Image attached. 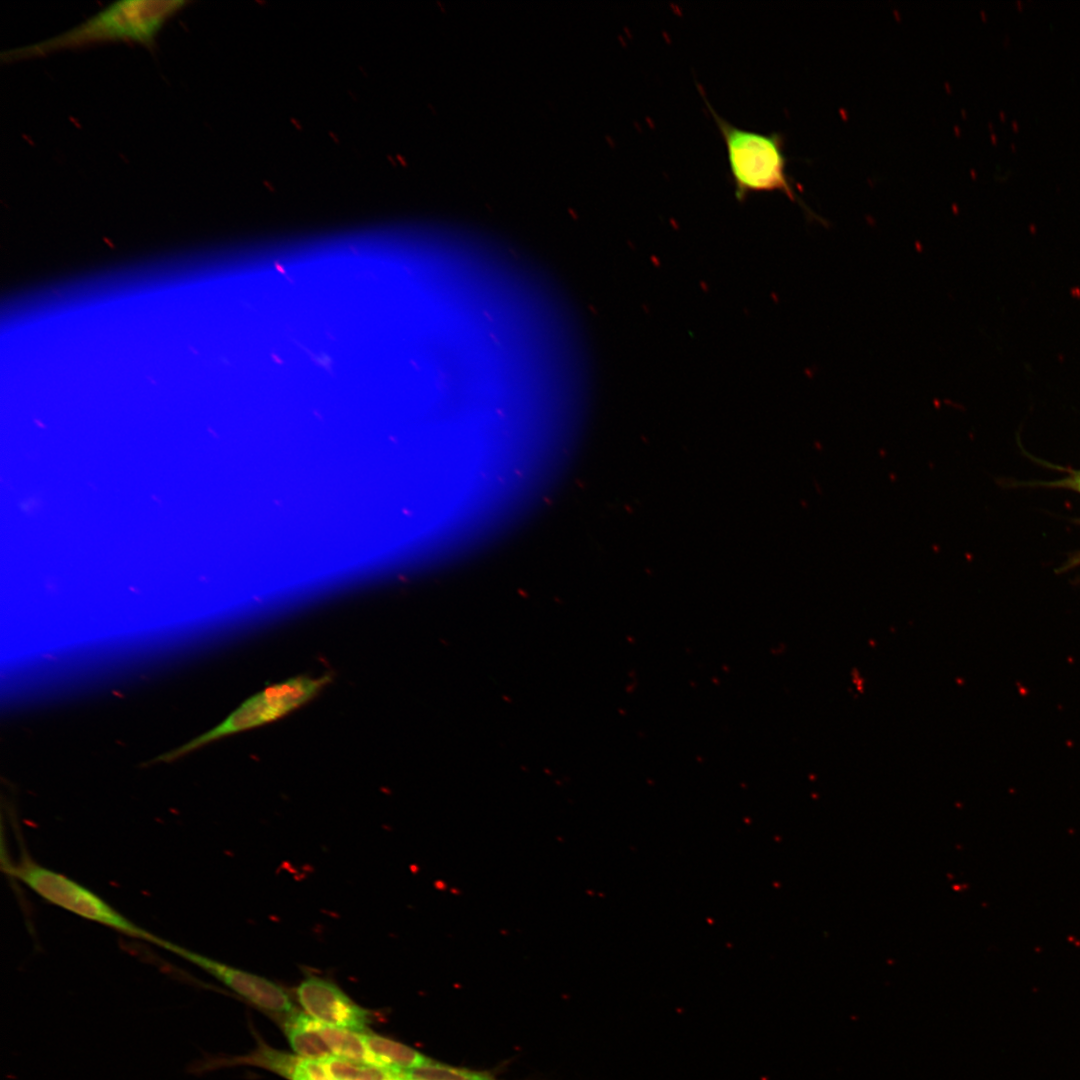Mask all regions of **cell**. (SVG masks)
I'll use <instances>...</instances> for the list:
<instances>
[{
  "label": "cell",
  "instance_id": "2",
  "mask_svg": "<svg viewBox=\"0 0 1080 1080\" xmlns=\"http://www.w3.org/2000/svg\"><path fill=\"white\" fill-rule=\"evenodd\" d=\"M705 101L726 146L737 200H744L752 192L764 191H780L795 200L797 197L786 173L782 135L737 127Z\"/></svg>",
  "mask_w": 1080,
  "mask_h": 1080
},
{
  "label": "cell",
  "instance_id": "4",
  "mask_svg": "<svg viewBox=\"0 0 1080 1080\" xmlns=\"http://www.w3.org/2000/svg\"><path fill=\"white\" fill-rule=\"evenodd\" d=\"M331 680L298 676L271 685L243 702L211 730L154 758L150 763L172 762L215 740L249 730L284 717L314 698Z\"/></svg>",
  "mask_w": 1080,
  "mask_h": 1080
},
{
  "label": "cell",
  "instance_id": "13",
  "mask_svg": "<svg viewBox=\"0 0 1080 1080\" xmlns=\"http://www.w3.org/2000/svg\"><path fill=\"white\" fill-rule=\"evenodd\" d=\"M361 1080H365V1079H361ZM391 1080H393V1079H391Z\"/></svg>",
  "mask_w": 1080,
  "mask_h": 1080
},
{
  "label": "cell",
  "instance_id": "11",
  "mask_svg": "<svg viewBox=\"0 0 1080 1080\" xmlns=\"http://www.w3.org/2000/svg\"><path fill=\"white\" fill-rule=\"evenodd\" d=\"M238 1062L253 1064L277 1073L291 1080L300 1057L275 1050L261 1044L251 1055L235 1059Z\"/></svg>",
  "mask_w": 1080,
  "mask_h": 1080
},
{
  "label": "cell",
  "instance_id": "9",
  "mask_svg": "<svg viewBox=\"0 0 1080 1080\" xmlns=\"http://www.w3.org/2000/svg\"><path fill=\"white\" fill-rule=\"evenodd\" d=\"M311 1025L334 1056L361 1064L374 1065L364 1042L363 1033L329 1026L313 1018H311Z\"/></svg>",
  "mask_w": 1080,
  "mask_h": 1080
},
{
  "label": "cell",
  "instance_id": "7",
  "mask_svg": "<svg viewBox=\"0 0 1080 1080\" xmlns=\"http://www.w3.org/2000/svg\"><path fill=\"white\" fill-rule=\"evenodd\" d=\"M363 1038L374 1065L386 1070L414 1068L431 1060L407 1045L377 1034L363 1033Z\"/></svg>",
  "mask_w": 1080,
  "mask_h": 1080
},
{
  "label": "cell",
  "instance_id": "5",
  "mask_svg": "<svg viewBox=\"0 0 1080 1080\" xmlns=\"http://www.w3.org/2000/svg\"><path fill=\"white\" fill-rule=\"evenodd\" d=\"M161 947L198 966L254 1006L289 1016L297 1011L290 996L276 983L163 939Z\"/></svg>",
  "mask_w": 1080,
  "mask_h": 1080
},
{
  "label": "cell",
  "instance_id": "8",
  "mask_svg": "<svg viewBox=\"0 0 1080 1080\" xmlns=\"http://www.w3.org/2000/svg\"><path fill=\"white\" fill-rule=\"evenodd\" d=\"M283 1030L292 1050L298 1057L323 1061L332 1056L330 1049L311 1025V1017L296 1011L284 1017Z\"/></svg>",
  "mask_w": 1080,
  "mask_h": 1080
},
{
  "label": "cell",
  "instance_id": "14",
  "mask_svg": "<svg viewBox=\"0 0 1080 1080\" xmlns=\"http://www.w3.org/2000/svg\"><path fill=\"white\" fill-rule=\"evenodd\" d=\"M392 1079H393V1078H392ZM393 1080H396V1079H393Z\"/></svg>",
  "mask_w": 1080,
  "mask_h": 1080
},
{
  "label": "cell",
  "instance_id": "10",
  "mask_svg": "<svg viewBox=\"0 0 1080 1080\" xmlns=\"http://www.w3.org/2000/svg\"><path fill=\"white\" fill-rule=\"evenodd\" d=\"M388 1072L396 1080H495L484 1072L453 1067L434 1060L418 1067Z\"/></svg>",
  "mask_w": 1080,
  "mask_h": 1080
},
{
  "label": "cell",
  "instance_id": "12",
  "mask_svg": "<svg viewBox=\"0 0 1080 1080\" xmlns=\"http://www.w3.org/2000/svg\"><path fill=\"white\" fill-rule=\"evenodd\" d=\"M1054 485L1067 487L1080 492V471L1072 473L1068 478L1055 482Z\"/></svg>",
  "mask_w": 1080,
  "mask_h": 1080
},
{
  "label": "cell",
  "instance_id": "6",
  "mask_svg": "<svg viewBox=\"0 0 1080 1080\" xmlns=\"http://www.w3.org/2000/svg\"><path fill=\"white\" fill-rule=\"evenodd\" d=\"M296 997L305 1013L323 1024L362 1032L371 1022L370 1011L326 979L306 977L297 986Z\"/></svg>",
  "mask_w": 1080,
  "mask_h": 1080
},
{
  "label": "cell",
  "instance_id": "3",
  "mask_svg": "<svg viewBox=\"0 0 1080 1080\" xmlns=\"http://www.w3.org/2000/svg\"><path fill=\"white\" fill-rule=\"evenodd\" d=\"M5 871L45 901L124 935L161 946L160 938L138 926L95 892L75 880L24 857Z\"/></svg>",
  "mask_w": 1080,
  "mask_h": 1080
},
{
  "label": "cell",
  "instance_id": "1",
  "mask_svg": "<svg viewBox=\"0 0 1080 1080\" xmlns=\"http://www.w3.org/2000/svg\"><path fill=\"white\" fill-rule=\"evenodd\" d=\"M187 3L185 0L117 1L58 35L2 52L1 60L8 63L106 41H133L151 47L165 22Z\"/></svg>",
  "mask_w": 1080,
  "mask_h": 1080
}]
</instances>
